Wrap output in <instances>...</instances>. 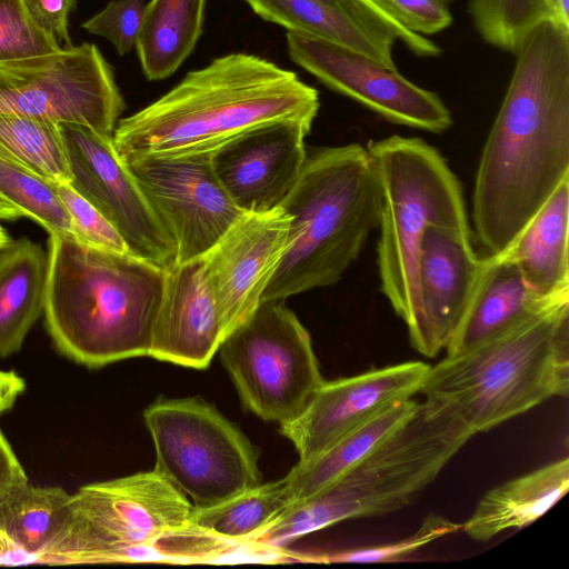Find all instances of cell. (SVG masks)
<instances>
[{
	"label": "cell",
	"mask_w": 569,
	"mask_h": 569,
	"mask_svg": "<svg viewBox=\"0 0 569 569\" xmlns=\"http://www.w3.org/2000/svg\"><path fill=\"white\" fill-rule=\"evenodd\" d=\"M485 142L472 194V223L485 257L505 252L569 179V30L537 24Z\"/></svg>",
	"instance_id": "1"
},
{
	"label": "cell",
	"mask_w": 569,
	"mask_h": 569,
	"mask_svg": "<svg viewBox=\"0 0 569 569\" xmlns=\"http://www.w3.org/2000/svg\"><path fill=\"white\" fill-rule=\"evenodd\" d=\"M318 91L261 57L230 53L190 71L170 91L118 121L112 139L124 163L143 157L211 153L261 124H312Z\"/></svg>",
	"instance_id": "2"
},
{
	"label": "cell",
	"mask_w": 569,
	"mask_h": 569,
	"mask_svg": "<svg viewBox=\"0 0 569 569\" xmlns=\"http://www.w3.org/2000/svg\"><path fill=\"white\" fill-rule=\"evenodd\" d=\"M44 300L54 348L90 369L149 357L166 270L131 253L49 236Z\"/></svg>",
	"instance_id": "3"
},
{
	"label": "cell",
	"mask_w": 569,
	"mask_h": 569,
	"mask_svg": "<svg viewBox=\"0 0 569 569\" xmlns=\"http://www.w3.org/2000/svg\"><path fill=\"white\" fill-rule=\"evenodd\" d=\"M289 241L262 301L337 283L378 229L380 188L367 147L312 149L280 206Z\"/></svg>",
	"instance_id": "4"
},
{
	"label": "cell",
	"mask_w": 569,
	"mask_h": 569,
	"mask_svg": "<svg viewBox=\"0 0 569 569\" xmlns=\"http://www.w3.org/2000/svg\"><path fill=\"white\" fill-rule=\"evenodd\" d=\"M475 436L569 392V303L429 368L419 391Z\"/></svg>",
	"instance_id": "5"
},
{
	"label": "cell",
	"mask_w": 569,
	"mask_h": 569,
	"mask_svg": "<svg viewBox=\"0 0 569 569\" xmlns=\"http://www.w3.org/2000/svg\"><path fill=\"white\" fill-rule=\"evenodd\" d=\"M473 437L450 411L420 402L415 415L331 485L290 505L250 543L279 550L338 522L381 516L412 502Z\"/></svg>",
	"instance_id": "6"
},
{
	"label": "cell",
	"mask_w": 569,
	"mask_h": 569,
	"mask_svg": "<svg viewBox=\"0 0 569 569\" xmlns=\"http://www.w3.org/2000/svg\"><path fill=\"white\" fill-rule=\"evenodd\" d=\"M366 147L380 188V291L409 331L418 316L423 236L430 226L470 230L463 192L439 150L420 138L392 134Z\"/></svg>",
	"instance_id": "7"
},
{
	"label": "cell",
	"mask_w": 569,
	"mask_h": 569,
	"mask_svg": "<svg viewBox=\"0 0 569 569\" xmlns=\"http://www.w3.org/2000/svg\"><path fill=\"white\" fill-rule=\"evenodd\" d=\"M193 511L191 501L154 470L88 483L71 495L64 525L36 563L154 560L156 546L188 527Z\"/></svg>",
	"instance_id": "8"
},
{
	"label": "cell",
	"mask_w": 569,
	"mask_h": 569,
	"mask_svg": "<svg viewBox=\"0 0 569 569\" xmlns=\"http://www.w3.org/2000/svg\"><path fill=\"white\" fill-rule=\"evenodd\" d=\"M143 418L156 451L153 470L196 509L262 483L259 450L213 405L201 398L158 399Z\"/></svg>",
	"instance_id": "9"
},
{
	"label": "cell",
	"mask_w": 569,
	"mask_h": 569,
	"mask_svg": "<svg viewBox=\"0 0 569 569\" xmlns=\"http://www.w3.org/2000/svg\"><path fill=\"white\" fill-rule=\"evenodd\" d=\"M218 351L243 407L280 426L299 417L325 381L311 337L284 300L261 301Z\"/></svg>",
	"instance_id": "10"
},
{
	"label": "cell",
	"mask_w": 569,
	"mask_h": 569,
	"mask_svg": "<svg viewBox=\"0 0 569 569\" xmlns=\"http://www.w3.org/2000/svg\"><path fill=\"white\" fill-rule=\"evenodd\" d=\"M124 108L112 67L93 43L0 63V113L78 123L112 136Z\"/></svg>",
	"instance_id": "11"
},
{
	"label": "cell",
	"mask_w": 569,
	"mask_h": 569,
	"mask_svg": "<svg viewBox=\"0 0 569 569\" xmlns=\"http://www.w3.org/2000/svg\"><path fill=\"white\" fill-rule=\"evenodd\" d=\"M60 130L70 186L116 228L131 254L171 268L176 242L118 154L112 136L78 123H60Z\"/></svg>",
	"instance_id": "12"
},
{
	"label": "cell",
	"mask_w": 569,
	"mask_h": 569,
	"mask_svg": "<svg viewBox=\"0 0 569 569\" xmlns=\"http://www.w3.org/2000/svg\"><path fill=\"white\" fill-rule=\"evenodd\" d=\"M211 153L152 156L126 163L173 238L176 263L204 256L244 214L219 182Z\"/></svg>",
	"instance_id": "13"
},
{
	"label": "cell",
	"mask_w": 569,
	"mask_h": 569,
	"mask_svg": "<svg viewBox=\"0 0 569 569\" xmlns=\"http://www.w3.org/2000/svg\"><path fill=\"white\" fill-rule=\"evenodd\" d=\"M287 47L295 63L390 122L432 133L445 132L453 123L436 92L415 84L397 69L311 36L288 32Z\"/></svg>",
	"instance_id": "14"
},
{
	"label": "cell",
	"mask_w": 569,
	"mask_h": 569,
	"mask_svg": "<svg viewBox=\"0 0 569 569\" xmlns=\"http://www.w3.org/2000/svg\"><path fill=\"white\" fill-rule=\"evenodd\" d=\"M429 368L422 361H408L325 380L300 416L281 425L280 431L293 443L298 462H307L397 402L419 392Z\"/></svg>",
	"instance_id": "15"
},
{
	"label": "cell",
	"mask_w": 569,
	"mask_h": 569,
	"mask_svg": "<svg viewBox=\"0 0 569 569\" xmlns=\"http://www.w3.org/2000/svg\"><path fill=\"white\" fill-rule=\"evenodd\" d=\"M311 126L300 121L261 124L211 153L219 182L242 212L262 213L281 206L306 162L305 138Z\"/></svg>",
	"instance_id": "16"
},
{
	"label": "cell",
	"mask_w": 569,
	"mask_h": 569,
	"mask_svg": "<svg viewBox=\"0 0 569 569\" xmlns=\"http://www.w3.org/2000/svg\"><path fill=\"white\" fill-rule=\"evenodd\" d=\"M289 227L281 207L244 213L203 256L228 335L262 301L288 247Z\"/></svg>",
	"instance_id": "17"
},
{
	"label": "cell",
	"mask_w": 569,
	"mask_h": 569,
	"mask_svg": "<svg viewBox=\"0 0 569 569\" xmlns=\"http://www.w3.org/2000/svg\"><path fill=\"white\" fill-rule=\"evenodd\" d=\"M482 258L471 230L430 226L422 239L418 268V316L408 331L411 346L433 358L452 339L477 284Z\"/></svg>",
	"instance_id": "18"
},
{
	"label": "cell",
	"mask_w": 569,
	"mask_h": 569,
	"mask_svg": "<svg viewBox=\"0 0 569 569\" xmlns=\"http://www.w3.org/2000/svg\"><path fill=\"white\" fill-rule=\"evenodd\" d=\"M227 336L203 256L167 269L149 357L204 369Z\"/></svg>",
	"instance_id": "19"
},
{
	"label": "cell",
	"mask_w": 569,
	"mask_h": 569,
	"mask_svg": "<svg viewBox=\"0 0 569 569\" xmlns=\"http://www.w3.org/2000/svg\"><path fill=\"white\" fill-rule=\"evenodd\" d=\"M568 302L536 296L516 262L502 252L482 257L480 274L447 356H456L491 340L525 321Z\"/></svg>",
	"instance_id": "20"
},
{
	"label": "cell",
	"mask_w": 569,
	"mask_h": 569,
	"mask_svg": "<svg viewBox=\"0 0 569 569\" xmlns=\"http://www.w3.org/2000/svg\"><path fill=\"white\" fill-rule=\"evenodd\" d=\"M263 20L327 40L397 69V39L363 17L346 0H244Z\"/></svg>",
	"instance_id": "21"
},
{
	"label": "cell",
	"mask_w": 569,
	"mask_h": 569,
	"mask_svg": "<svg viewBox=\"0 0 569 569\" xmlns=\"http://www.w3.org/2000/svg\"><path fill=\"white\" fill-rule=\"evenodd\" d=\"M569 179L565 180L505 251L538 297L569 301Z\"/></svg>",
	"instance_id": "22"
},
{
	"label": "cell",
	"mask_w": 569,
	"mask_h": 569,
	"mask_svg": "<svg viewBox=\"0 0 569 569\" xmlns=\"http://www.w3.org/2000/svg\"><path fill=\"white\" fill-rule=\"evenodd\" d=\"M569 489V459L563 458L489 490L461 526L467 536L487 541L505 530L529 526Z\"/></svg>",
	"instance_id": "23"
},
{
	"label": "cell",
	"mask_w": 569,
	"mask_h": 569,
	"mask_svg": "<svg viewBox=\"0 0 569 569\" xmlns=\"http://www.w3.org/2000/svg\"><path fill=\"white\" fill-rule=\"evenodd\" d=\"M48 253L26 237L0 252V358L20 350L43 315Z\"/></svg>",
	"instance_id": "24"
},
{
	"label": "cell",
	"mask_w": 569,
	"mask_h": 569,
	"mask_svg": "<svg viewBox=\"0 0 569 569\" xmlns=\"http://www.w3.org/2000/svg\"><path fill=\"white\" fill-rule=\"evenodd\" d=\"M420 402H397L376 418L349 432L316 458L297 465L284 477L290 505L298 503L325 489L358 465L418 410Z\"/></svg>",
	"instance_id": "25"
},
{
	"label": "cell",
	"mask_w": 569,
	"mask_h": 569,
	"mask_svg": "<svg viewBox=\"0 0 569 569\" xmlns=\"http://www.w3.org/2000/svg\"><path fill=\"white\" fill-rule=\"evenodd\" d=\"M207 0H151L136 43L146 78L170 77L193 51L203 29Z\"/></svg>",
	"instance_id": "26"
},
{
	"label": "cell",
	"mask_w": 569,
	"mask_h": 569,
	"mask_svg": "<svg viewBox=\"0 0 569 569\" xmlns=\"http://www.w3.org/2000/svg\"><path fill=\"white\" fill-rule=\"evenodd\" d=\"M70 499L60 487L28 483L0 502V529L22 563L36 562L58 535L70 513Z\"/></svg>",
	"instance_id": "27"
},
{
	"label": "cell",
	"mask_w": 569,
	"mask_h": 569,
	"mask_svg": "<svg viewBox=\"0 0 569 569\" xmlns=\"http://www.w3.org/2000/svg\"><path fill=\"white\" fill-rule=\"evenodd\" d=\"M289 503L288 483L283 477L260 483L213 507L194 508L191 523L218 538L247 547Z\"/></svg>",
	"instance_id": "28"
},
{
	"label": "cell",
	"mask_w": 569,
	"mask_h": 569,
	"mask_svg": "<svg viewBox=\"0 0 569 569\" xmlns=\"http://www.w3.org/2000/svg\"><path fill=\"white\" fill-rule=\"evenodd\" d=\"M0 156L51 181H70L60 123L52 120L0 113Z\"/></svg>",
	"instance_id": "29"
},
{
	"label": "cell",
	"mask_w": 569,
	"mask_h": 569,
	"mask_svg": "<svg viewBox=\"0 0 569 569\" xmlns=\"http://www.w3.org/2000/svg\"><path fill=\"white\" fill-rule=\"evenodd\" d=\"M0 199L11 204L23 217L40 224L49 236L79 240L57 193L54 181L2 156H0Z\"/></svg>",
	"instance_id": "30"
},
{
	"label": "cell",
	"mask_w": 569,
	"mask_h": 569,
	"mask_svg": "<svg viewBox=\"0 0 569 569\" xmlns=\"http://www.w3.org/2000/svg\"><path fill=\"white\" fill-rule=\"evenodd\" d=\"M468 12L486 43L510 53L551 17L549 0H469Z\"/></svg>",
	"instance_id": "31"
},
{
	"label": "cell",
	"mask_w": 569,
	"mask_h": 569,
	"mask_svg": "<svg viewBox=\"0 0 569 569\" xmlns=\"http://www.w3.org/2000/svg\"><path fill=\"white\" fill-rule=\"evenodd\" d=\"M62 48L32 20L23 0H0V63L48 56Z\"/></svg>",
	"instance_id": "32"
},
{
	"label": "cell",
	"mask_w": 569,
	"mask_h": 569,
	"mask_svg": "<svg viewBox=\"0 0 569 569\" xmlns=\"http://www.w3.org/2000/svg\"><path fill=\"white\" fill-rule=\"evenodd\" d=\"M461 528V525L441 516H428L423 519L420 528L409 537L399 541L379 546L363 547L345 551H337L322 555L316 560L323 562L343 563H376L392 562L402 559L419 550L423 546L446 536L453 533Z\"/></svg>",
	"instance_id": "33"
},
{
	"label": "cell",
	"mask_w": 569,
	"mask_h": 569,
	"mask_svg": "<svg viewBox=\"0 0 569 569\" xmlns=\"http://www.w3.org/2000/svg\"><path fill=\"white\" fill-rule=\"evenodd\" d=\"M54 186L80 241L110 251L130 253L116 228L69 182H54Z\"/></svg>",
	"instance_id": "34"
},
{
	"label": "cell",
	"mask_w": 569,
	"mask_h": 569,
	"mask_svg": "<svg viewBox=\"0 0 569 569\" xmlns=\"http://www.w3.org/2000/svg\"><path fill=\"white\" fill-rule=\"evenodd\" d=\"M144 0H112L100 12L82 23L89 33L108 39L120 56L131 51L139 38Z\"/></svg>",
	"instance_id": "35"
},
{
	"label": "cell",
	"mask_w": 569,
	"mask_h": 569,
	"mask_svg": "<svg viewBox=\"0 0 569 569\" xmlns=\"http://www.w3.org/2000/svg\"><path fill=\"white\" fill-rule=\"evenodd\" d=\"M389 12L408 30L427 37L447 29L453 21L441 0H382Z\"/></svg>",
	"instance_id": "36"
},
{
	"label": "cell",
	"mask_w": 569,
	"mask_h": 569,
	"mask_svg": "<svg viewBox=\"0 0 569 569\" xmlns=\"http://www.w3.org/2000/svg\"><path fill=\"white\" fill-rule=\"evenodd\" d=\"M363 17L400 40L413 54L419 57H438L441 48L427 37L405 28L386 8L382 0H346Z\"/></svg>",
	"instance_id": "37"
},
{
	"label": "cell",
	"mask_w": 569,
	"mask_h": 569,
	"mask_svg": "<svg viewBox=\"0 0 569 569\" xmlns=\"http://www.w3.org/2000/svg\"><path fill=\"white\" fill-rule=\"evenodd\" d=\"M32 20L46 32L72 47L69 34V14L74 10L77 0H23Z\"/></svg>",
	"instance_id": "38"
},
{
	"label": "cell",
	"mask_w": 569,
	"mask_h": 569,
	"mask_svg": "<svg viewBox=\"0 0 569 569\" xmlns=\"http://www.w3.org/2000/svg\"><path fill=\"white\" fill-rule=\"evenodd\" d=\"M28 483L24 469L0 430V502Z\"/></svg>",
	"instance_id": "39"
},
{
	"label": "cell",
	"mask_w": 569,
	"mask_h": 569,
	"mask_svg": "<svg viewBox=\"0 0 569 569\" xmlns=\"http://www.w3.org/2000/svg\"><path fill=\"white\" fill-rule=\"evenodd\" d=\"M26 389V382L14 371L0 370V416L10 410Z\"/></svg>",
	"instance_id": "40"
},
{
	"label": "cell",
	"mask_w": 569,
	"mask_h": 569,
	"mask_svg": "<svg viewBox=\"0 0 569 569\" xmlns=\"http://www.w3.org/2000/svg\"><path fill=\"white\" fill-rule=\"evenodd\" d=\"M550 20L569 30V0H549Z\"/></svg>",
	"instance_id": "41"
},
{
	"label": "cell",
	"mask_w": 569,
	"mask_h": 569,
	"mask_svg": "<svg viewBox=\"0 0 569 569\" xmlns=\"http://www.w3.org/2000/svg\"><path fill=\"white\" fill-rule=\"evenodd\" d=\"M12 563H22L21 555L0 529V565Z\"/></svg>",
	"instance_id": "42"
},
{
	"label": "cell",
	"mask_w": 569,
	"mask_h": 569,
	"mask_svg": "<svg viewBox=\"0 0 569 569\" xmlns=\"http://www.w3.org/2000/svg\"><path fill=\"white\" fill-rule=\"evenodd\" d=\"M22 217L23 216L17 209L0 199V220L13 221Z\"/></svg>",
	"instance_id": "43"
},
{
	"label": "cell",
	"mask_w": 569,
	"mask_h": 569,
	"mask_svg": "<svg viewBox=\"0 0 569 569\" xmlns=\"http://www.w3.org/2000/svg\"><path fill=\"white\" fill-rule=\"evenodd\" d=\"M12 240L6 228L0 224V252L3 251Z\"/></svg>",
	"instance_id": "44"
},
{
	"label": "cell",
	"mask_w": 569,
	"mask_h": 569,
	"mask_svg": "<svg viewBox=\"0 0 569 569\" xmlns=\"http://www.w3.org/2000/svg\"><path fill=\"white\" fill-rule=\"evenodd\" d=\"M441 1L449 6L451 2H453L456 0H441Z\"/></svg>",
	"instance_id": "45"
}]
</instances>
